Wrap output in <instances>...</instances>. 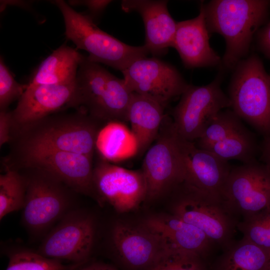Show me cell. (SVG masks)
Returning <instances> with one entry per match:
<instances>
[{"mask_svg": "<svg viewBox=\"0 0 270 270\" xmlns=\"http://www.w3.org/2000/svg\"><path fill=\"white\" fill-rule=\"evenodd\" d=\"M26 182L18 170L6 168L0 176V219L23 209L26 194Z\"/></svg>", "mask_w": 270, "mask_h": 270, "instance_id": "cell-25", "label": "cell"}, {"mask_svg": "<svg viewBox=\"0 0 270 270\" xmlns=\"http://www.w3.org/2000/svg\"><path fill=\"white\" fill-rule=\"evenodd\" d=\"M111 239L121 260L134 270H148L165 248L160 238L142 224L133 226L117 222Z\"/></svg>", "mask_w": 270, "mask_h": 270, "instance_id": "cell-17", "label": "cell"}, {"mask_svg": "<svg viewBox=\"0 0 270 270\" xmlns=\"http://www.w3.org/2000/svg\"><path fill=\"white\" fill-rule=\"evenodd\" d=\"M128 134L122 126L112 123L100 130L96 141V146L106 158L114 160L121 156L127 144Z\"/></svg>", "mask_w": 270, "mask_h": 270, "instance_id": "cell-30", "label": "cell"}, {"mask_svg": "<svg viewBox=\"0 0 270 270\" xmlns=\"http://www.w3.org/2000/svg\"><path fill=\"white\" fill-rule=\"evenodd\" d=\"M224 250L214 270H270V252L244 238Z\"/></svg>", "mask_w": 270, "mask_h": 270, "instance_id": "cell-23", "label": "cell"}, {"mask_svg": "<svg viewBox=\"0 0 270 270\" xmlns=\"http://www.w3.org/2000/svg\"><path fill=\"white\" fill-rule=\"evenodd\" d=\"M156 235L164 248L203 256L214 242L200 229L172 214L152 216L142 224Z\"/></svg>", "mask_w": 270, "mask_h": 270, "instance_id": "cell-20", "label": "cell"}, {"mask_svg": "<svg viewBox=\"0 0 270 270\" xmlns=\"http://www.w3.org/2000/svg\"><path fill=\"white\" fill-rule=\"evenodd\" d=\"M172 47L188 68L212 66L222 62V60L210 44L203 2L198 16L177 22Z\"/></svg>", "mask_w": 270, "mask_h": 270, "instance_id": "cell-18", "label": "cell"}, {"mask_svg": "<svg viewBox=\"0 0 270 270\" xmlns=\"http://www.w3.org/2000/svg\"><path fill=\"white\" fill-rule=\"evenodd\" d=\"M243 238L270 252V206L237 224Z\"/></svg>", "mask_w": 270, "mask_h": 270, "instance_id": "cell-28", "label": "cell"}, {"mask_svg": "<svg viewBox=\"0 0 270 270\" xmlns=\"http://www.w3.org/2000/svg\"><path fill=\"white\" fill-rule=\"evenodd\" d=\"M93 184L98 204L106 202L118 212L134 210L146 199L142 169L129 170L100 160L94 168Z\"/></svg>", "mask_w": 270, "mask_h": 270, "instance_id": "cell-13", "label": "cell"}, {"mask_svg": "<svg viewBox=\"0 0 270 270\" xmlns=\"http://www.w3.org/2000/svg\"><path fill=\"white\" fill-rule=\"evenodd\" d=\"M172 208V214L204 232L224 249L233 242L238 222L222 202L183 182Z\"/></svg>", "mask_w": 270, "mask_h": 270, "instance_id": "cell-8", "label": "cell"}, {"mask_svg": "<svg viewBox=\"0 0 270 270\" xmlns=\"http://www.w3.org/2000/svg\"><path fill=\"white\" fill-rule=\"evenodd\" d=\"M166 0H126L122 8L126 12H138L143 20L146 30L144 46L154 55L166 53L172 47L177 22L170 14Z\"/></svg>", "mask_w": 270, "mask_h": 270, "instance_id": "cell-19", "label": "cell"}, {"mask_svg": "<svg viewBox=\"0 0 270 270\" xmlns=\"http://www.w3.org/2000/svg\"><path fill=\"white\" fill-rule=\"evenodd\" d=\"M76 80L66 84H27L16 108L10 112L11 133L63 108H76Z\"/></svg>", "mask_w": 270, "mask_h": 270, "instance_id": "cell-15", "label": "cell"}, {"mask_svg": "<svg viewBox=\"0 0 270 270\" xmlns=\"http://www.w3.org/2000/svg\"><path fill=\"white\" fill-rule=\"evenodd\" d=\"M220 76L208 84H188L172 111L173 123L178 134L193 142L198 139L212 120L230 102L220 87Z\"/></svg>", "mask_w": 270, "mask_h": 270, "instance_id": "cell-10", "label": "cell"}, {"mask_svg": "<svg viewBox=\"0 0 270 270\" xmlns=\"http://www.w3.org/2000/svg\"><path fill=\"white\" fill-rule=\"evenodd\" d=\"M84 56L75 49L62 44L40 63L28 86L66 84L75 82Z\"/></svg>", "mask_w": 270, "mask_h": 270, "instance_id": "cell-22", "label": "cell"}, {"mask_svg": "<svg viewBox=\"0 0 270 270\" xmlns=\"http://www.w3.org/2000/svg\"><path fill=\"white\" fill-rule=\"evenodd\" d=\"M8 256L6 270H76L84 264H65L60 260L47 258L38 252L27 249L16 250Z\"/></svg>", "mask_w": 270, "mask_h": 270, "instance_id": "cell-26", "label": "cell"}, {"mask_svg": "<svg viewBox=\"0 0 270 270\" xmlns=\"http://www.w3.org/2000/svg\"><path fill=\"white\" fill-rule=\"evenodd\" d=\"M99 120L86 111L50 114L11 133L18 138V150H53L93 158ZM10 136V138H11Z\"/></svg>", "mask_w": 270, "mask_h": 270, "instance_id": "cell-1", "label": "cell"}, {"mask_svg": "<svg viewBox=\"0 0 270 270\" xmlns=\"http://www.w3.org/2000/svg\"><path fill=\"white\" fill-rule=\"evenodd\" d=\"M162 105L155 100L133 92L128 112L136 149L143 154L156 139L165 116Z\"/></svg>", "mask_w": 270, "mask_h": 270, "instance_id": "cell-21", "label": "cell"}, {"mask_svg": "<svg viewBox=\"0 0 270 270\" xmlns=\"http://www.w3.org/2000/svg\"><path fill=\"white\" fill-rule=\"evenodd\" d=\"M111 2L110 0H70V4L72 6L82 5L88 8L93 14H98L103 10Z\"/></svg>", "mask_w": 270, "mask_h": 270, "instance_id": "cell-34", "label": "cell"}, {"mask_svg": "<svg viewBox=\"0 0 270 270\" xmlns=\"http://www.w3.org/2000/svg\"><path fill=\"white\" fill-rule=\"evenodd\" d=\"M12 120L10 112L0 111V146L10 140Z\"/></svg>", "mask_w": 270, "mask_h": 270, "instance_id": "cell-32", "label": "cell"}, {"mask_svg": "<svg viewBox=\"0 0 270 270\" xmlns=\"http://www.w3.org/2000/svg\"><path fill=\"white\" fill-rule=\"evenodd\" d=\"M96 234L94 216L76 208L46 233L37 252L49 258L86 264L92 253Z\"/></svg>", "mask_w": 270, "mask_h": 270, "instance_id": "cell-9", "label": "cell"}, {"mask_svg": "<svg viewBox=\"0 0 270 270\" xmlns=\"http://www.w3.org/2000/svg\"><path fill=\"white\" fill-rule=\"evenodd\" d=\"M76 270H116L112 266L103 263L84 264Z\"/></svg>", "mask_w": 270, "mask_h": 270, "instance_id": "cell-36", "label": "cell"}, {"mask_svg": "<svg viewBox=\"0 0 270 270\" xmlns=\"http://www.w3.org/2000/svg\"><path fill=\"white\" fill-rule=\"evenodd\" d=\"M78 108L99 121H128L133 92L124 80L110 73L87 56L80 64L76 78Z\"/></svg>", "mask_w": 270, "mask_h": 270, "instance_id": "cell-3", "label": "cell"}, {"mask_svg": "<svg viewBox=\"0 0 270 270\" xmlns=\"http://www.w3.org/2000/svg\"><path fill=\"white\" fill-rule=\"evenodd\" d=\"M180 140L184 160V182L222 202V191L232 168L228 161L193 142L181 137Z\"/></svg>", "mask_w": 270, "mask_h": 270, "instance_id": "cell-16", "label": "cell"}, {"mask_svg": "<svg viewBox=\"0 0 270 270\" xmlns=\"http://www.w3.org/2000/svg\"><path fill=\"white\" fill-rule=\"evenodd\" d=\"M234 70L228 96L232 110L264 137L270 134V76L254 54Z\"/></svg>", "mask_w": 270, "mask_h": 270, "instance_id": "cell-5", "label": "cell"}, {"mask_svg": "<svg viewBox=\"0 0 270 270\" xmlns=\"http://www.w3.org/2000/svg\"><path fill=\"white\" fill-rule=\"evenodd\" d=\"M258 40L261 50L270 58V22L258 32Z\"/></svg>", "mask_w": 270, "mask_h": 270, "instance_id": "cell-33", "label": "cell"}, {"mask_svg": "<svg viewBox=\"0 0 270 270\" xmlns=\"http://www.w3.org/2000/svg\"><path fill=\"white\" fill-rule=\"evenodd\" d=\"M122 72L132 92L150 98L164 108L188 86L176 68L156 58L138 59Z\"/></svg>", "mask_w": 270, "mask_h": 270, "instance_id": "cell-14", "label": "cell"}, {"mask_svg": "<svg viewBox=\"0 0 270 270\" xmlns=\"http://www.w3.org/2000/svg\"><path fill=\"white\" fill-rule=\"evenodd\" d=\"M141 169L146 182L148 200L174 190L184 182L180 138L170 118L165 116L156 139L146 152Z\"/></svg>", "mask_w": 270, "mask_h": 270, "instance_id": "cell-7", "label": "cell"}, {"mask_svg": "<svg viewBox=\"0 0 270 270\" xmlns=\"http://www.w3.org/2000/svg\"><path fill=\"white\" fill-rule=\"evenodd\" d=\"M270 4L264 0H214L204 4L209 33L218 34L225 40L224 68L234 70L246 56L254 34L266 18Z\"/></svg>", "mask_w": 270, "mask_h": 270, "instance_id": "cell-2", "label": "cell"}, {"mask_svg": "<svg viewBox=\"0 0 270 270\" xmlns=\"http://www.w3.org/2000/svg\"><path fill=\"white\" fill-rule=\"evenodd\" d=\"M27 84L18 83L5 64L3 58H0V110H7L9 105L23 94Z\"/></svg>", "mask_w": 270, "mask_h": 270, "instance_id": "cell-31", "label": "cell"}, {"mask_svg": "<svg viewBox=\"0 0 270 270\" xmlns=\"http://www.w3.org/2000/svg\"><path fill=\"white\" fill-rule=\"evenodd\" d=\"M25 169L30 172L24 175L26 188L22 222L34 236L46 234L68 212L76 208L72 192L74 191L46 172Z\"/></svg>", "mask_w": 270, "mask_h": 270, "instance_id": "cell-6", "label": "cell"}, {"mask_svg": "<svg viewBox=\"0 0 270 270\" xmlns=\"http://www.w3.org/2000/svg\"><path fill=\"white\" fill-rule=\"evenodd\" d=\"M202 149L223 160H238L245 164L256 160L259 147L254 134L244 126L224 139Z\"/></svg>", "mask_w": 270, "mask_h": 270, "instance_id": "cell-24", "label": "cell"}, {"mask_svg": "<svg viewBox=\"0 0 270 270\" xmlns=\"http://www.w3.org/2000/svg\"><path fill=\"white\" fill-rule=\"evenodd\" d=\"M52 2L62 14L66 37L77 48L86 51L90 60L122 72L150 53L144 45L130 46L104 32L89 15L78 12L64 1L56 0Z\"/></svg>", "mask_w": 270, "mask_h": 270, "instance_id": "cell-4", "label": "cell"}, {"mask_svg": "<svg viewBox=\"0 0 270 270\" xmlns=\"http://www.w3.org/2000/svg\"><path fill=\"white\" fill-rule=\"evenodd\" d=\"M242 119L232 110L218 112L206 128L196 145L204 148L220 142L244 126Z\"/></svg>", "mask_w": 270, "mask_h": 270, "instance_id": "cell-27", "label": "cell"}, {"mask_svg": "<svg viewBox=\"0 0 270 270\" xmlns=\"http://www.w3.org/2000/svg\"><path fill=\"white\" fill-rule=\"evenodd\" d=\"M222 203L234 216L243 218L270 206V169L254 162L231 168L224 186Z\"/></svg>", "mask_w": 270, "mask_h": 270, "instance_id": "cell-12", "label": "cell"}, {"mask_svg": "<svg viewBox=\"0 0 270 270\" xmlns=\"http://www.w3.org/2000/svg\"><path fill=\"white\" fill-rule=\"evenodd\" d=\"M260 150L261 160L270 169V134L264 137Z\"/></svg>", "mask_w": 270, "mask_h": 270, "instance_id": "cell-35", "label": "cell"}, {"mask_svg": "<svg viewBox=\"0 0 270 270\" xmlns=\"http://www.w3.org/2000/svg\"><path fill=\"white\" fill-rule=\"evenodd\" d=\"M18 164L12 169L35 168L46 172L70 189L98 202L93 184V158L72 152L40 149L19 151Z\"/></svg>", "mask_w": 270, "mask_h": 270, "instance_id": "cell-11", "label": "cell"}, {"mask_svg": "<svg viewBox=\"0 0 270 270\" xmlns=\"http://www.w3.org/2000/svg\"><path fill=\"white\" fill-rule=\"evenodd\" d=\"M148 270H204L198 255L165 248Z\"/></svg>", "mask_w": 270, "mask_h": 270, "instance_id": "cell-29", "label": "cell"}]
</instances>
